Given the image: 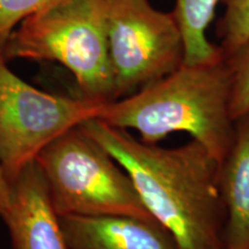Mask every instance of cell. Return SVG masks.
<instances>
[{
    "label": "cell",
    "instance_id": "6da1fadb",
    "mask_svg": "<svg viewBox=\"0 0 249 249\" xmlns=\"http://www.w3.org/2000/svg\"><path fill=\"white\" fill-rule=\"evenodd\" d=\"M80 126L123 166L149 213L179 249H225L220 163L201 143L161 148L98 119Z\"/></svg>",
    "mask_w": 249,
    "mask_h": 249
},
{
    "label": "cell",
    "instance_id": "7a4b0ae2",
    "mask_svg": "<svg viewBox=\"0 0 249 249\" xmlns=\"http://www.w3.org/2000/svg\"><path fill=\"white\" fill-rule=\"evenodd\" d=\"M96 119L116 128L135 130L148 144H157L173 133H187L222 163L235 133L231 73L225 58L208 64H182L132 95L104 103Z\"/></svg>",
    "mask_w": 249,
    "mask_h": 249
},
{
    "label": "cell",
    "instance_id": "3957f363",
    "mask_svg": "<svg viewBox=\"0 0 249 249\" xmlns=\"http://www.w3.org/2000/svg\"><path fill=\"white\" fill-rule=\"evenodd\" d=\"M8 60L57 61L75 77L81 96L114 101L105 0H65L23 20L1 46Z\"/></svg>",
    "mask_w": 249,
    "mask_h": 249
},
{
    "label": "cell",
    "instance_id": "277c9868",
    "mask_svg": "<svg viewBox=\"0 0 249 249\" xmlns=\"http://www.w3.org/2000/svg\"><path fill=\"white\" fill-rule=\"evenodd\" d=\"M35 161L58 217L124 214L155 219L123 166L80 124L46 145Z\"/></svg>",
    "mask_w": 249,
    "mask_h": 249
},
{
    "label": "cell",
    "instance_id": "5b68a950",
    "mask_svg": "<svg viewBox=\"0 0 249 249\" xmlns=\"http://www.w3.org/2000/svg\"><path fill=\"white\" fill-rule=\"evenodd\" d=\"M102 105L34 88L9 70L0 46V167L8 183L58 136L96 119Z\"/></svg>",
    "mask_w": 249,
    "mask_h": 249
},
{
    "label": "cell",
    "instance_id": "8992f818",
    "mask_svg": "<svg viewBox=\"0 0 249 249\" xmlns=\"http://www.w3.org/2000/svg\"><path fill=\"white\" fill-rule=\"evenodd\" d=\"M114 101L170 75L183 64L185 45L173 12L149 0H105Z\"/></svg>",
    "mask_w": 249,
    "mask_h": 249
},
{
    "label": "cell",
    "instance_id": "52a82bcc",
    "mask_svg": "<svg viewBox=\"0 0 249 249\" xmlns=\"http://www.w3.org/2000/svg\"><path fill=\"white\" fill-rule=\"evenodd\" d=\"M9 186L11 200L1 218L12 249H70L36 161L28 164Z\"/></svg>",
    "mask_w": 249,
    "mask_h": 249
},
{
    "label": "cell",
    "instance_id": "ba28073f",
    "mask_svg": "<svg viewBox=\"0 0 249 249\" xmlns=\"http://www.w3.org/2000/svg\"><path fill=\"white\" fill-rule=\"evenodd\" d=\"M70 249H179L156 219L124 214L59 217Z\"/></svg>",
    "mask_w": 249,
    "mask_h": 249
},
{
    "label": "cell",
    "instance_id": "9c48e42d",
    "mask_svg": "<svg viewBox=\"0 0 249 249\" xmlns=\"http://www.w3.org/2000/svg\"><path fill=\"white\" fill-rule=\"evenodd\" d=\"M225 249H249V114L235 120L231 148L219 167Z\"/></svg>",
    "mask_w": 249,
    "mask_h": 249
},
{
    "label": "cell",
    "instance_id": "30bf717a",
    "mask_svg": "<svg viewBox=\"0 0 249 249\" xmlns=\"http://www.w3.org/2000/svg\"><path fill=\"white\" fill-rule=\"evenodd\" d=\"M219 0H174L173 14L183 37V64L200 65L219 60V46L208 39L207 30L214 18Z\"/></svg>",
    "mask_w": 249,
    "mask_h": 249
},
{
    "label": "cell",
    "instance_id": "8fae6325",
    "mask_svg": "<svg viewBox=\"0 0 249 249\" xmlns=\"http://www.w3.org/2000/svg\"><path fill=\"white\" fill-rule=\"evenodd\" d=\"M225 7L217 21L216 34L223 55H229L249 43V0H219Z\"/></svg>",
    "mask_w": 249,
    "mask_h": 249
},
{
    "label": "cell",
    "instance_id": "7c38bea8",
    "mask_svg": "<svg viewBox=\"0 0 249 249\" xmlns=\"http://www.w3.org/2000/svg\"><path fill=\"white\" fill-rule=\"evenodd\" d=\"M224 58L231 73V112L236 120L249 114V43Z\"/></svg>",
    "mask_w": 249,
    "mask_h": 249
},
{
    "label": "cell",
    "instance_id": "4fadbf2b",
    "mask_svg": "<svg viewBox=\"0 0 249 249\" xmlns=\"http://www.w3.org/2000/svg\"><path fill=\"white\" fill-rule=\"evenodd\" d=\"M62 1L65 0H0V46L23 20Z\"/></svg>",
    "mask_w": 249,
    "mask_h": 249
},
{
    "label": "cell",
    "instance_id": "5bb4252c",
    "mask_svg": "<svg viewBox=\"0 0 249 249\" xmlns=\"http://www.w3.org/2000/svg\"><path fill=\"white\" fill-rule=\"evenodd\" d=\"M9 200H11V186L0 167V217H2V214L7 210Z\"/></svg>",
    "mask_w": 249,
    "mask_h": 249
}]
</instances>
